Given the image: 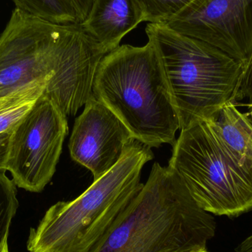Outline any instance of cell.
I'll return each mask as SVG.
<instances>
[{
    "label": "cell",
    "instance_id": "cell-1",
    "mask_svg": "<svg viewBox=\"0 0 252 252\" xmlns=\"http://www.w3.org/2000/svg\"><path fill=\"white\" fill-rule=\"evenodd\" d=\"M216 222L182 179L155 162L146 183L90 252H192L207 249Z\"/></svg>",
    "mask_w": 252,
    "mask_h": 252
},
{
    "label": "cell",
    "instance_id": "cell-2",
    "mask_svg": "<svg viewBox=\"0 0 252 252\" xmlns=\"http://www.w3.org/2000/svg\"><path fill=\"white\" fill-rule=\"evenodd\" d=\"M93 92L136 140L151 148L174 145L180 121L152 41L142 47L124 44L105 55L96 69Z\"/></svg>",
    "mask_w": 252,
    "mask_h": 252
},
{
    "label": "cell",
    "instance_id": "cell-3",
    "mask_svg": "<svg viewBox=\"0 0 252 252\" xmlns=\"http://www.w3.org/2000/svg\"><path fill=\"white\" fill-rule=\"evenodd\" d=\"M151 147L133 140L119 162L70 201L48 209L31 228L28 252H90L144 186V165L154 158Z\"/></svg>",
    "mask_w": 252,
    "mask_h": 252
},
{
    "label": "cell",
    "instance_id": "cell-4",
    "mask_svg": "<svg viewBox=\"0 0 252 252\" xmlns=\"http://www.w3.org/2000/svg\"><path fill=\"white\" fill-rule=\"evenodd\" d=\"M145 32L159 56L181 130L238 99L244 63L164 23H148Z\"/></svg>",
    "mask_w": 252,
    "mask_h": 252
},
{
    "label": "cell",
    "instance_id": "cell-5",
    "mask_svg": "<svg viewBox=\"0 0 252 252\" xmlns=\"http://www.w3.org/2000/svg\"><path fill=\"white\" fill-rule=\"evenodd\" d=\"M168 167L204 211L236 218L252 210V175L228 152L207 121L181 130Z\"/></svg>",
    "mask_w": 252,
    "mask_h": 252
},
{
    "label": "cell",
    "instance_id": "cell-6",
    "mask_svg": "<svg viewBox=\"0 0 252 252\" xmlns=\"http://www.w3.org/2000/svg\"><path fill=\"white\" fill-rule=\"evenodd\" d=\"M81 27L47 22L15 8L0 33V100L47 84Z\"/></svg>",
    "mask_w": 252,
    "mask_h": 252
},
{
    "label": "cell",
    "instance_id": "cell-7",
    "mask_svg": "<svg viewBox=\"0 0 252 252\" xmlns=\"http://www.w3.org/2000/svg\"><path fill=\"white\" fill-rule=\"evenodd\" d=\"M68 130L66 115L41 94L12 130L6 170L16 186L43 191L56 172Z\"/></svg>",
    "mask_w": 252,
    "mask_h": 252
},
{
    "label": "cell",
    "instance_id": "cell-8",
    "mask_svg": "<svg viewBox=\"0 0 252 252\" xmlns=\"http://www.w3.org/2000/svg\"><path fill=\"white\" fill-rule=\"evenodd\" d=\"M247 65L252 54V0H192L165 23Z\"/></svg>",
    "mask_w": 252,
    "mask_h": 252
},
{
    "label": "cell",
    "instance_id": "cell-9",
    "mask_svg": "<svg viewBox=\"0 0 252 252\" xmlns=\"http://www.w3.org/2000/svg\"><path fill=\"white\" fill-rule=\"evenodd\" d=\"M133 140L124 122L93 94L75 120L69 149L71 158L90 170L95 181L119 162Z\"/></svg>",
    "mask_w": 252,
    "mask_h": 252
},
{
    "label": "cell",
    "instance_id": "cell-10",
    "mask_svg": "<svg viewBox=\"0 0 252 252\" xmlns=\"http://www.w3.org/2000/svg\"><path fill=\"white\" fill-rule=\"evenodd\" d=\"M146 22L139 0H95L83 28L105 54L121 46L123 38Z\"/></svg>",
    "mask_w": 252,
    "mask_h": 252
},
{
    "label": "cell",
    "instance_id": "cell-11",
    "mask_svg": "<svg viewBox=\"0 0 252 252\" xmlns=\"http://www.w3.org/2000/svg\"><path fill=\"white\" fill-rule=\"evenodd\" d=\"M207 121L236 162L252 175V123L248 115L235 103H228Z\"/></svg>",
    "mask_w": 252,
    "mask_h": 252
},
{
    "label": "cell",
    "instance_id": "cell-12",
    "mask_svg": "<svg viewBox=\"0 0 252 252\" xmlns=\"http://www.w3.org/2000/svg\"><path fill=\"white\" fill-rule=\"evenodd\" d=\"M16 8L47 22L62 25L80 23L72 0H13Z\"/></svg>",
    "mask_w": 252,
    "mask_h": 252
},
{
    "label": "cell",
    "instance_id": "cell-13",
    "mask_svg": "<svg viewBox=\"0 0 252 252\" xmlns=\"http://www.w3.org/2000/svg\"><path fill=\"white\" fill-rule=\"evenodd\" d=\"M46 86L33 87L0 106V133L13 130L44 93Z\"/></svg>",
    "mask_w": 252,
    "mask_h": 252
},
{
    "label": "cell",
    "instance_id": "cell-14",
    "mask_svg": "<svg viewBox=\"0 0 252 252\" xmlns=\"http://www.w3.org/2000/svg\"><path fill=\"white\" fill-rule=\"evenodd\" d=\"M0 171V252L7 244L12 220L19 207L16 185Z\"/></svg>",
    "mask_w": 252,
    "mask_h": 252
},
{
    "label": "cell",
    "instance_id": "cell-15",
    "mask_svg": "<svg viewBox=\"0 0 252 252\" xmlns=\"http://www.w3.org/2000/svg\"><path fill=\"white\" fill-rule=\"evenodd\" d=\"M192 0H139L149 23H165Z\"/></svg>",
    "mask_w": 252,
    "mask_h": 252
},
{
    "label": "cell",
    "instance_id": "cell-16",
    "mask_svg": "<svg viewBox=\"0 0 252 252\" xmlns=\"http://www.w3.org/2000/svg\"><path fill=\"white\" fill-rule=\"evenodd\" d=\"M247 98L252 102V54L244 69L242 81L238 92V99ZM237 99V100H238Z\"/></svg>",
    "mask_w": 252,
    "mask_h": 252
},
{
    "label": "cell",
    "instance_id": "cell-17",
    "mask_svg": "<svg viewBox=\"0 0 252 252\" xmlns=\"http://www.w3.org/2000/svg\"><path fill=\"white\" fill-rule=\"evenodd\" d=\"M12 130L0 133V171H5Z\"/></svg>",
    "mask_w": 252,
    "mask_h": 252
},
{
    "label": "cell",
    "instance_id": "cell-18",
    "mask_svg": "<svg viewBox=\"0 0 252 252\" xmlns=\"http://www.w3.org/2000/svg\"><path fill=\"white\" fill-rule=\"evenodd\" d=\"M72 1L78 12L80 23L82 24L90 16L95 0H72Z\"/></svg>",
    "mask_w": 252,
    "mask_h": 252
},
{
    "label": "cell",
    "instance_id": "cell-19",
    "mask_svg": "<svg viewBox=\"0 0 252 252\" xmlns=\"http://www.w3.org/2000/svg\"><path fill=\"white\" fill-rule=\"evenodd\" d=\"M236 252H252V234L242 241L235 249Z\"/></svg>",
    "mask_w": 252,
    "mask_h": 252
},
{
    "label": "cell",
    "instance_id": "cell-20",
    "mask_svg": "<svg viewBox=\"0 0 252 252\" xmlns=\"http://www.w3.org/2000/svg\"><path fill=\"white\" fill-rule=\"evenodd\" d=\"M18 94V95H16V96H13V97H10V98L3 99V100H0V106H2V105H4V103H7V102H8L9 100H11V99L14 98V97H17V96L20 95V94Z\"/></svg>",
    "mask_w": 252,
    "mask_h": 252
},
{
    "label": "cell",
    "instance_id": "cell-21",
    "mask_svg": "<svg viewBox=\"0 0 252 252\" xmlns=\"http://www.w3.org/2000/svg\"><path fill=\"white\" fill-rule=\"evenodd\" d=\"M1 252H9L8 246H7V244H6L4 246V247H3Z\"/></svg>",
    "mask_w": 252,
    "mask_h": 252
},
{
    "label": "cell",
    "instance_id": "cell-22",
    "mask_svg": "<svg viewBox=\"0 0 252 252\" xmlns=\"http://www.w3.org/2000/svg\"><path fill=\"white\" fill-rule=\"evenodd\" d=\"M192 252H209L207 249H202V250H197V251Z\"/></svg>",
    "mask_w": 252,
    "mask_h": 252
},
{
    "label": "cell",
    "instance_id": "cell-23",
    "mask_svg": "<svg viewBox=\"0 0 252 252\" xmlns=\"http://www.w3.org/2000/svg\"><path fill=\"white\" fill-rule=\"evenodd\" d=\"M250 105H252V103H250Z\"/></svg>",
    "mask_w": 252,
    "mask_h": 252
}]
</instances>
